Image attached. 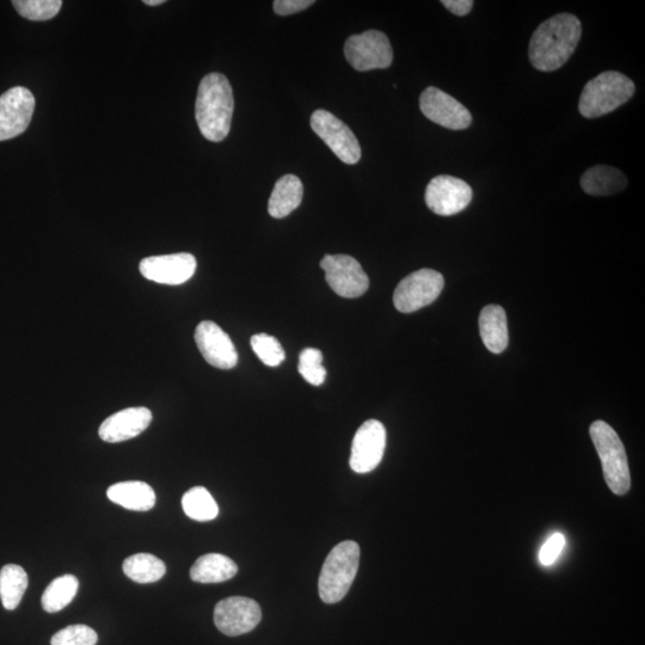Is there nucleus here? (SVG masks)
I'll list each match as a JSON object with an SVG mask.
<instances>
[{
  "mask_svg": "<svg viewBox=\"0 0 645 645\" xmlns=\"http://www.w3.org/2000/svg\"><path fill=\"white\" fill-rule=\"evenodd\" d=\"M582 24L574 15L558 14L533 33L528 57L534 69L552 72L567 63L581 40Z\"/></svg>",
  "mask_w": 645,
  "mask_h": 645,
  "instance_id": "nucleus-1",
  "label": "nucleus"
},
{
  "mask_svg": "<svg viewBox=\"0 0 645 645\" xmlns=\"http://www.w3.org/2000/svg\"><path fill=\"white\" fill-rule=\"evenodd\" d=\"M233 110L235 98L229 79L215 72L202 79L195 116L200 132L207 140L220 143L229 135Z\"/></svg>",
  "mask_w": 645,
  "mask_h": 645,
  "instance_id": "nucleus-2",
  "label": "nucleus"
},
{
  "mask_svg": "<svg viewBox=\"0 0 645 645\" xmlns=\"http://www.w3.org/2000/svg\"><path fill=\"white\" fill-rule=\"evenodd\" d=\"M636 86L629 77L617 71H606L583 88L579 109L583 118L597 119L614 112L634 96Z\"/></svg>",
  "mask_w": 645,
  "mask_h": 645,
  "instance_id": "nucleus-3",
  "label": "nucleus"
},
{
  "mask_svg": "<svg viewBox=\"0 0 645 645\" xmlns=\"http://www.w3.org/2000/svg\"><path fill=\"white\" fill-rule=\"evenodd\" d=\"M360 564L359 545L352 540L337 544L323 564L319 576V597L325 604H336L352 587Z\"/></svg>",
  "mask_w": 645,
  "mask_h": 645,
  "instance_id": "nucleus-4",
  "label": "nucleus"
},
{
  "mask_svg": "<svg viewBox=\"0 0 645 645\" xmlns=\"http://www.w3.org/2000/svg\"><path fill=\"white\" fill-rule=\"evenodd\" d=\"M589 433L597 448L608 488L618 496L628 494L631 488L628 456L616 430L604 421H595Z\"/></svg>",
  "mask_w": 645,
  "mask_h": 645,
  "instance_id": "nucleus-5",
  "label": "nucleus"
},
{
  "mask_svg": "<svg viewBox=\"0 0 645 645\" xmlns=\"http://www.w3.org/2000/svg\"><path fill=\"white\" fill-rule=\"evenodd\" d=\"M445 279L433 269H420L399 282L393 304L402 313L419 311L432 303L444 290Z\"/></svg>",
  "mask_w": 645,
  "mask_h": 645,
  "instance_id": "nucleus-6",
  "label": "nucleus"
},
{
  "mask_svg": "<svg viewBox=\"0 0 645 645\" xmlns=\"http://www.w3.org/2000/svg\"><path fill=\"white\" fill-rule=\"evenodd\" d=\"M344 55L356 71L387 69L393 61L389 38L378 30L350 36L344 45Z\"/></svg>",
  "mask_w": 645,
  "mask_h": 645,
  "instance_id": "nucleus-7",
  "label": "nucleus"
},
{
  "mask_svg": "<svg viewBox=\"0 0 645 645\" xmlns=\"http://www.w3.org/2000/svg\"><path fill=\"white\" fill-rule=\"evenodd\" d=\"M311 127L329 146L337 158L346 164H356L361 158V147L355 134L328 110L319 109L311 116Z\"/></svg>",
  "mask_w": 645,
  "mask_h": 645,
  "instance_id": "nucleus-8",
  "label": "nucleus"
},
{
  "mask_svg": "<svg viewBox=\"0 0 645 645\" xmlns=\"http://www.w3.org/2000/svg\"><path fill=\"white\" fill-rule=\"evenodd\" d=\"M325 280L337 296L359 298L370 287L365 270L354 257L348 255H327L321 261Z\"/></svg>",
  "mask_w": 645,
  "mask_h": 645,
  "instance_id": "nucleus-9",
  "label": "nucleus"
},
{
  "mask_svg": "<svg viewBox=\"0 0 645 645\" xmlns=\"http://www.w3.org/2000/svg\"><path fill=\"white\" fill-rule=\"evenodd\" d=\"M262 619L260 605L253 599L231 597L218 602L214 610V624L230 637L253 631Z\"/></svg>",
  "mask_w": 645,
  "mask_h": 645,
  "instance_id": "nucleus-10",
  "label": "nucleus"
},
{
  "mask_svg": "<svg viewBox=\"0 0 645 645\" xmlns=\"http://www.w3.org/2000/svg\"><path fill=\"white\" fill-rule=\"evenodd\" d=\"M472 189L460 178L440 175L429 182L426 204L430 211L441 217H451L463 212L472 200Z\"/></svg>",
  "mask_w": 645,
  "mask_h": 645,
  "instance_id": "nucleus-11",
  "label": "nucleus"
},
{
  "mask_svg": "<svg viewBox=\"0 0 645 645\" xmlns=\"http://www.w3.org/2000/svg\"><path fill=\"white\" fill-rule=\"evenodd\" d=\"M420 108L428 120L451 131H463L469 128L472 122L468 108L434 86H429L422 92Z\"/></svg>",
  "mask_w": 645,
  "mask_h": 645,
  "instance_id": "nucleus-12",
  "label": "nucleus"
},
{
  "mask_svg": "<svg viewBox=\"0 0 645 645\" xmlns=\"http://www.w3.org/2000/svg\"><path fill=\"white\" fill-rule=\"evenodd\" d=\"M35 97L32 91L16 86L0 96V141L10 140L27 131L33 119Z\"/></svg>",
  "mask_w": 645,
  "mask_h": 645,
  "instance_id": "nucleus-13",
  "label": "nucleus"
},
{
  "mask_svg": "<svg viewBox=\"0 0 645 645\" xmlns=\"http://www.w3.org/2000/svg\"><path fill=\"white\" fill-rule=\"evenodd\" d=\"M386 447V429L378 420H368L356 432L350 454V468L368 473L382 463Z\"/></svg>",
  "mask_w": 645,
  "mask_h": 645,
  "instance_id": "nucleus-14",
  "label": "nucleus"
},
{
  "mask_svg": "<svg viewBox=\"0 0 645 645\" xmlns=\"http://www.w3.org/2000/svg\"><path fill=\"white\" fill-rule=\"evenodd\" d=\"M196 268V258L188 253L147 257L139 264L140 273L145 279L169 286L189 281Z\"/></svg>",
  "mask_w": 645,
  "mask_h": 645,
  "instance_id": "nucleus-15",
  "label": "nucleus"
},
{
  "mask_svg": "<svg viewBox=\"0 0 645 645\" xmlns=\"http://www.w3.org/2000/svg\"><path fill=\"white\" fill-rule=\"evenodd\" d=\"M195 342L204 359L219 370H231L238 364V353L231 337L212 321H204L195 330Z\"/></svg>",
  "mask_w": 645,
  "mask_h": 645,
  "instance_id": "nucleus-16",
  "label": "nucleus"
},
{
  "mask_svg": "<svg viewBox=\"0 0 645 645\" xmlns=\"http://www.w3.org/2000/svg\"><path fill=\"white\" fill-rule=\"evenodd\" d=\"M151 422V410L144 407L127 408L109 416L98 429V435L103 441L118 444L145 432Z\"/></svg>",
  "mask_w": 645,
  "mask_h": 645,
  "instance_id": "nucleus-17",
  "label": "nucleus"
},
{
  "mask_svg": "<svg viewBox=\"0 0 645 645\" xmlns=\"http://www.w3.org/2000/svg\"><path fill=\"white\" fill-rule=\"evenodd\" d=\"M108 499L134 512H149L156 505V493L149 484L140 481L121 482L107 491Z\"/></svg>",
  "mask_w": 645,
  "mask_h": 645,
  "instance_id": "nucleus-18",
  "label": "nucleus"
},
{
  "mask_svg": "<svg viewBox=\"0 0 645 645\" xmlns=\"http://www.w3.org/2000/svg\"><path fill=\"white\" fill-rule=\"evenodd\" d=\"M479 331L484 346L491 353L501 354L508 347L509 335L506 311L500 305L485 306L479 316Z\"/></svg>",
  "mask_w": 645,
  "mask_h": 645,
  "instance_id": "nucleus-19",
  "label": "nucleus"
},
{
  "mask_svg": "<svg viewBox=\"0 0 645 645\" xmlns=\"http://www.w3.org/2000/svg\"><path fill=\"white\" fill-rule=\"evenodd\" d=\"M304 186L300 178L294 175H285L275 183L272 195L268 202V212L275 219L288 217L296 211L303 201Z\"/></svg>",
  "mask_w": 645,
  "mask_h": 645,
  "instance_id": "nucleus-20",
  "label": "nucleus"
},
{
  "mask_svg": "<svg viewBox=\"0 0 645 645\" xmlns=\"http://www.w3.org/2000/svg\"><path fill=\"white\" fill-rule=\"evenodd\" d=\"M626 187L628 180L623 172L607 165H597L588 169L581 177L583 192L593 196L617 194Z\"/></svg>",
  "mask_w": 645,
  "mask_h": 645,
  "instance_id": "nucleus-21",
  "label": "nucleus"
},
{
  "mask_svg": "<svg viewBox=\"0 0 645 645\" xmlns=\"http://www.w3.org/2000/svg\"><path fill=\"white\" fill-rule=\"evenodd\" d=\"M238 573V567L231 558L220 554L201 556L190 569V579L198 583L226 582Z\"/></svg>",
  "mask_w": 645,
  "mask_h": 645,
  "instance_id": "nucleus-22",
  "label": "nucleus"
},
{
  "mask_svg": "<svg viewBox=\"0 0 645 645\" xmlns=\"http://www.w3.org/2000/svg\"><path fill=\"white\" fill-rule=\"evenodd\" d=\"M27 588L28 575L20 565L8 564L0 570V599L6 610H16Z\"/></svg>",
  "mask_w": 645,
  "mask_h": 645,
  "instance_id": "nucleus-23",
  "label": "nucleus"
},
{
  "mask_svg": "<svg viewBox=\"0 0 645 645\" xmlns=\"http://www.w3.org/2000/svg\"><path fill=\"white\" fill-rule=\"evenodd\" d=\"M124 573L129 579L137 583H153L163 579L167 573L162 559L151 554H137L125 559L122 565Z\"/></svg>",
  "mask_w": 645,
  "mask_h": 645,
  "instance_id": "nucleus-24",
  "label": "nucleus"
},
{
  "mask_svg": "<svg viewBox=\"0 0 645 645\" xmlns=\"http://www.w3.org/2000/svg\"><path fill=\"white\" fill-rule=\"evenodd\" d=\"M79 588L76 576L67 574L51 582L42 595V607L48 613H57L69 606Z\"/></svg>",
  "mask_w": 645,
  "mask_h": 645,
  "instance_id": "nucleus-25",
  "label": "nucleus"
},
{
  "mask_svg": "<svg viewBox=\"0 0 645 645\" xmlns=\"http://www.w3.org/2000/svg\"><path fill=\"white\" fill-rule=\"evenodd\" d=\"M182 507L188 518L206 522L217 518L219 507L210 491L204 487H194L183 495Z\"/></svg>",
  "mask_w": 645,
  "mask_h": 645,
  "instance_id": "nucleus-26",
  "label": "nucleus"
},
{
  "mask_svg": "<svg viewBox=\"0 0 645 645\" xmlns=\"http://www.w3.org/2000/svg\"><path fill=\"white\" fill-rule=\"evenodd\" d=\"M18 14L30 21H48L59 14L61 0H15Z\"/></svg>",
  "mask_w": 645,
  "mask_h": 645,
  "instance_id": "nucleus-27",
  "label": "nucleus"
},
{
  "mask_svg": "<svg viewBox=\"0 0 645 645\" xmlns=\"http://www.w3.org/2000/svg\"><path fill=\"white\" fill-rule=\"evenodd\" d=\"M298 371L307 383L321 386L327 377V370L323 366V354L316 348H306L299 356Z\"/></svg>",
  "mask_w": 645,
  "mask_h": 645,
  "instance_id": "nucleus-28",
  "label": "nucleus"
},
{
  "mask_svg": "<svg viewBox=\"0 0 645 645\" xmlns=\"http://www.w3.org/2000/svg\"><path fill=\"white\" fill-rule=\"evenodd\" d=\"M251 347L264 365L278 367L286 358L285 350L275 337L257 334L251 337Z\"/></svg>",
  "mask_w": 645,
  "mask_h": 645,
  "instance_id": "nucleus-29",
  "label": "nucleus"
},
{
  "mask_svg": "<svg viewBox=\"0 0 645 645\" xmlns=\"http://www.w3.org/2000/svg\"><path fill=\"white\" fill-rule=\"evenodd\" d=\"M98 636L89 626L77 624L60 630L52 637V645H96Z\"/></svg>",
  "mask_w": 645,
  "mask_h": 645,
  "instance_id": "nucleus-30",
  "label": "nucleus"
},
{
  "mask_svg": "<svg viewBox=\"0 0 645 645\" xmlns=\"http://www.w3.org/2000/svg\"><path fill=\"white\" fill-rule=\"evenodd\" d=\"M565 546V537L562 533H555L543 545L540 550L539 561L543 565H551L556 562V559L561 555Z\"/></svg>",
  "mask_w": 645,
  "mask_h": 645,
  "instance_id": "nucleus-31",
  "label": "nucleus"
},
{
  "mask_svg": "<svg viewBox=\"0 0 645 645\" xmlns=\"http://www.w3.org/2000/svg\"><path fill=\"white\" fill-rule=\"evenodd\" d=\"M313 4L315 2H312V0H276L274 2V11L279 16H288L310 8Z\"/></svg>",
  "mask_w": 645,
  "mask_h": 645,
  "instance_id": "nucleus-32",
  "label": "nucleus"
},
{
  "mask_svg": "<svg viewBox=\"0 0 645 645\" xmlns=\"http://www.w3.org/2000/svg\"><path fill=\"white\" fill-rule=\"evenodd\" d=\"M442 5L447 10H450L453 15L466 16L473 8L472 0H442Z\"/></svg>",
  "mask_w": 645,
  "mask_h": 645,
  "instance_id": "nucleus-33",
  "label": "nucleus"
},
{
  "mask_svg": "<svg viewBox=\"0 0 645 645\" xmlns=\"http://www.w3.org/2000/svg\"><path fill=\"white\" fill-rule=\"evenodd\" d=\"M144 3L149 6H157L163 4L164 0H145Z\"/></svg>",
  "mask_w": 645,
  "mask_h": 645,
  "instance_id": "nucleus-34",
  "label": "nucleus"
}]
</instances>
